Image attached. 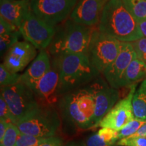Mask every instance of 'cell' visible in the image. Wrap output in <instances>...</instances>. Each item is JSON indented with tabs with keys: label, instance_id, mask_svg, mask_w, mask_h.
Masks as SVG:
<instances>
[{
	"label": "cell",
	"instance_id": "obj_1",
	"mask_svg": "<svg viewBox=\"0 0 146 146\" xmlns=\"http://www.w3.org/2000/svg\"><path fill=\"white\" fill-rule=\"evenodd\" d=\"M98 29L121 42H131L143 37L139 23L123 0H108L102 12Z\"/></svg>",
	"mask_w": 146,
	"mask_h": 146
},
{
	"label": "cell",
	"instance_id": "obj_2",
	"mask_svg": "<svg viewBox=\"0 0 146 146\" xmlns=\"http://www.w3.org/2000/svg\"><path fill=\"white\" fill-rule=\"evenodd\" d=\"M59 108L63 117L78 129L94 128L96 110L94 83L64 94L60 98Z\"/></svg>",
	"mask_w": 146,
	"mask_h": 146
},
{
	"label": "cell",
	"instance_id": "obj_3",
	"mask_svg": "<svg viewBox=\"0 0 146 146\" xmlns=\"http://www.w3.org/2000/svg\"><path fill=\"white\" fill-rule=\"evenodd\" d=\"M54 58L59 70V96L86 85L100 73L85 54H63Z\"/></svg>",
	"mask_w": 146,
	"mask_h": 146
},
{
	"label": "cell",
	"instance_id": "obj_4",
	"mask_svg": "<svg viewBox=\"0 0 146 146\" xmlns=\"http://www.w3.org/2000/svg\"><path fill=\"white\" fill-rule=\"evenodd\" d=\"M94 29L70 18L66 20L56 27V33L48 47L49 54L53 57L68 54H86Z\"/></svg>",
	"mask_w": 146,
	"mask_h": 146
},
{
	"label": "cell",
	"instance_id": "obj_5",
	"mask_svg": "<svg viewBox=\"0 0 146 146\" xmlns=\"http://www.w3.org/2000/svg\"><path fill=\"white\" fill-rule=\"evenodd\" d=\"M61 125L59 114L52 106L39 104L17 123L21 133L36 137L55 136Z\"/></svg>",
	"mask_w": 146,
	"mask_h": 146
},
{
	"label": "cell",
	"instance_id": "obj_6",
	"mask_svg": "<svg viewBox=\"0 0 146 146\" xmlns=\"http://www.w3.org/2000/svg\"><path fill=\"white\" fill-rule=\"evenodd\" d=\"M121 41L94 29L86 55L91 63L100 72H103L117 58Z\"/></svg>",
	"mask_w": 146,
	"mask_h": 146
},
{
	"label": "cell",
	"instance_id": "obj_7",
	"mask_svg": "<svg viewBox=\"0 0 146 146\" xmlns=\"http://www.w3.org/2000/svg\"><path fill=\"white\" fill-rule=\"evenodd\" d=\"M1 95L10 108L15 125L40 104L33 91L21 82L1 87Z\"/></svg>",
	"mask_w": 146,
	"mask_h": 146
},
{
	"label": "cell",
	"instance_id": "obj_8",
	"mask_svg": "<svg viewBox=\"0 0 146 146\" xmlns=\"http://www.w3.org/2000/svg\"><path fill=\"white\" fill-rule=\"evenodd\" d=\"M78 0H30L32 12L36 17L56 27L66 21Z\"/></svg>",
	"mask_w": 146,
	"mask_h": 146
},
{
	"label": "cell",
	"instance_id": "obj_9",
	"mask_svg": "<svg viewBox=\"0 0 146 146\" xmlns=\"http://www.w3.org/2000/svg\"><path fill=\"white\" fill-rule=\"evenodd\" d=\"M19 31L25 41L37 50H44L52 43L56 27L37 18L31 11L21 24Z\"/></svg>",
	"mask_w": 146,
	"mask_h": 146
},
{
	"label": "cell",
	"instance_id": "obj_10",
	"mask_svg": "<svg viewBox=\"0 0 146 146\" xmlns=\"http://www.w3.org/2000/svg\"><path fill=\"white\" fill-rule=\"evenodd\" d=\"M136 87L137 84L130 87V91L127 96L115 104L101 120L98 127L119 131L134 119L132 101Z\"/></svg>",
	"mask_w": 146,
	"mask_h": 146
},
{
	"label": "cell",
	"instance_id": "obj_11",
	"mask_svg": "<svg viewBox=\"0 0 146 146\" xmlns=\"http://www.w3.org/2000/svg\"><path fill=\"white\" fill-rule=\"evenodd\" d=\"M59 86V70L56 60L54 58L50 70L42 77L31 90L40 104L52 106L57 102Z\"/></svg>",
	"mask_w": 146,
	"mask_h": 146
},
{
	"label": "cell",
	"instance_id": "obj_12",
	"mask_svg": "<svg viewBox=\"0 0 146 146\" xmlns=\"http://www.w3.org/2000/svg\"><path fill=\"white\" fill-rule=\"evenodd\" d=\"M135 57L136 54L131 43L121 42L117 58L102 72L110 86L116 89L121 88L120 85L124 74Z\"/></svg>",
	"mask_w": 146,
	"mask_h": 146
},
{
	"label": "cell",
	"instance_id": "obj_13",
	"mask_svg": "<svg viewBox=\"0 0 146 146\" xmlns=\"http://www.w3.org/2000/svg\"><path fill=\"white\" fill-rule=\"evenodd\" d=\"M36 55V48L28 41H18L5 54L3 64L8 70L18 73L26 68Z\"/></svg>",
	"mask_w": 146,
	"mask_h": 146
},
{
	"label": "cell",
	"instance_id": "obj_14",
	"mask_svg": "<svg viewBox=\"0 0 146 146\" xmlns=\"http://www.w3.org/2000/svg\"><path fill=\"white\" fill-rule=\"evenodd\" d=\"M94 85L96 100L94 128H96L106 115L118 102L119 92L118 89L108 86L103 81H96Z\"/></svg>",
	"mask_w": 146,
	"mask_h": 146
},
{
	"label": "cell",
	"instance_id": "obj_15",
	"mask_svg": "<svg viewBox=\"0 0 146 146\" xmlns=\"http://www.w3.org/2000/svg\"><path fill=\"white\" fill-rule=\"evenodd\" d=\"M108 1V0H78L70 18L87 27L98 25Z\"/></svg>",
	"mask_w": 146,
	"mask_h": 146
},
{
	"label": "cell",
	"instance_id": "obj_16",
	"mask_svg": "<svg viewBox=\"0 0 146 146\" xmlns=\"http://www.w3.org/2000/svg\"><path fill=\"white\" fill-rule=\"evenodd\" d=\"M52 66L48 52L41 50L28 68L21 74V82L31 89L50 70Z\"/></svg>",
	"mask_w": 146,
	"mask_h": 146
},
{
	"label": "cell",
	"instance_id": "obj_17",
	"mask_svg": "<svg viewBox=\"0 0 146 146\" xmlns=\"http://www.w3.org/2000/svg\"><path fill=\"white\" fill-rule=\"evenodd\" d=\"M31 11L29 0H9L0 3V16L18 30Z\"/></svg>",
	"mask_w": 146,
	"mask_h": 146
},
{
	"label": "cell",
	"instance_id": "obj_18",
	"mask_svg": "<svg viewBox=\"0 0 146 146\" xmlns=\"http://www.w3.org/2000/svg\"><path fill=\"white\" fill-rule=\"evenodd\" d=\"M141 79H146V64L135 57L126 70L120 87H131Z\"/></svg>",
	"mask_w": 146,
	"mask_h": 146
},
{
	"label": "cell",
	"instance_id": "obj_19",
	"mask_svg": "<svg viewBox=\"0 0 146 146\" xmlns=\"http://www.w3.org/2000/svg\"><path fill=\"white\" fill-rule=\"evenodd\" d=\"M117 141L118 131L102 128L96 133L89 136L83 143L85 146H114Z\"/></svg>",
	"mask_w": 146,
	"mask_h": 146
},
{
	"label": "cell",
	"instance_id": "obj_20",
	"mask_svg": "<svg viewBox=\"0 0 146 146\" xmlns=\"http://www.w3.org/2000/svg\"><path fill=\"white\" fill-rule=\"evenodd\" d=\"M132 106L135 118L146 120V79L135 92Z\"/></svg>",
	"mask_w": 146,
	"mask_h": 146
},
{
	"label": "cell",
	"instance_id": "obj_21",
	"mask_svg": "<svg viewBox=\"0 0 146 146\" xmlns=\"http://www.w3.org/2000/svg\"><path fill=\"white\" fill-rule=\"evenodd\" d=\"M127 10L137 20L146 21V0H123Z\"/></svg>",
	"mask_w": 146,
	"mask_h": 146
},
{
	"label": "cell",
	"instance_id": "obj_22",
	"mask_svg": "<svg viewBox=\"0 0 146 146\" xmlns=\"http://www.w3.org/2000/svg\"><path fill=\"white\" fill-rule=\"evenodd\" d=\"M21 74L8 70L3 64L0 65V85L1 87L12 86L21 82Z\"/></svg>",
	"mask_w": 146,
	"mask_h": 146
},
{
	"label": "cell",
	"instance_id": "obj_23",
	"mask_svg": "<svg viewBox=\"0 0 146 146\" xmlns=\"http://www.w3.org/2000/svg\"><path fill=\"white\" fill-rule=\"evenodd\" d=\"M21 35L19 30L10 33L0 35V54L1 57L6 54L9 49L18 41L19 36Z\"/></svg>",
	"mask_w": 146,
	"mask_h": 146
},
{
	"label": "cell",
	"instance_id": "obj_24",
	"mask_svg": "<svg viewBox=\"0 0 146 146\" xmlns=\"http://www.w3.org/2000/svg\"><path fill=\"white\" fill-rule=\"evenodd\" d=\"M146 123V120H139L134 118L128 125L123 128V129L118 131V141L123 139L129 137L133 135L137 132L139 129L141 128L143 125Z\"/></svg>",
	"mask_w": 146,
	"mask_h": 146
},
{
	"label": "cell",
	"instance_id": "obj_25",
	"mask_svg": "<svg viewBox=\"0 0 146 146\" xmlns=\"http://www.w3.org/2000/svg\"><path fill=\"white\" fill-rule=\"evenodd\" d=\"M20 134L21 131L17 125L10 123L5 131L3 139L0 141V146H15Z\"/></svg>",
	"mask_w": 146,
	"mask_h": 146
},
{
	"label": "cell",
	"instance_id": "obj_26",
	"mask_svg": "<svg viewBox=\"0 0 146 146\" xmlns=\"http://www.w3.org/2000/svg\"><path fill=\"white\" fill-rule=\"evenodd\" d=\"M46 138L36 137L21 133L17 139L15 146H38L43 143Z\"/></svg>",
	"mask_w": 146,
	"mask_h": 146
},
{
	"label": "cell",
	"instance_id": "obj_27",
	"mask_svg": "<svg viewBox=\"0 0 146 146\" xmlns=\"http://www.w3.org/2000/svg\"><path fill=\"white\" fill-rule=\"evenodd\" d=\"M136 57L146 64V37H141L135 41L131 42Z\"/></svg>",
	"mask_w": 146,
	"mask_h": 146
},
{
	"label": "cell",
	"instance_id": "obj_28",
	"mask_svg": "<svg viewBox=\"0 0 146 146\" xmlns=\"http://www.w3.org/2000/svg\"><path fill=\"white\" fill-rule=\"evenodd\" d=\"M118 146H146V137H127L118 141Z\"/></svg>",
	"mask_w": 146,
	"mask_h": 146
},
{
	"label": "cell",
	"instance_id": "obj_29",
	"mask_svg": "<svg viewBox=\"0 0 146 146\" xmlns=\"http://www.w3.org/2000/svg\"><path fill=\"white\" fill-rule=\"evenodd\" d=\"M0 120H4L8 123L14 124L13 116L2 95H0Z\"/></svg>",
	"mask_w": 146,
	"mask_h": 146
},
{
	"label": "cell",
	"instance_id": "obj_30",
	"mask_svg": "<svg viewBox=\"0 0 146 146\" xmlns=\"http://www.w3.org/2000/svg\"><path fill=\"white\" fill-rule=\"evenodd\" d=\"M15 31H18L15 27H14L12 24L4 19L3 17L0 16V35H3L14 32Z\"/></svg>",
	"mask_w": 146,
	"mask_h": 146
},
{
	"label": "cell",
	"instance_id": "obj_31",
	"mask_svg": "<svg viewBox=\"0 0 146 146\" xmlns=\"http://www.w3.org/2000/svg\"><path fill=\"white\" fill-rule=\"evenodd\" d=\"M38 146H64L63 140L58 137L53 136L47 137L45 141Z\"/></svg>",
	"mask_w": 146,
	"mask_h": 146
},
{
	"label": "cell",
	"instance_id": "obj_32",
	"mask_svg": "<svg viewBox=\"0 0 146 146\" xmlns=\"http://www.w3.org/2000/svg\"><path fill=\"white\" fill-rule=\"evenodd\" d=\"M10 123H8L6 120H0V141L3 139L5 131H6L7 129H8V127Z\"/></svg>",
	"mask_w": 146,
	"mask_h": 146
},
{
	"label": "cell",
	"instance_id": "obj_33",
	"mask_svg": "<svg viewBox=\"0 0 146 146\" xmlns=\"http://www.w3.org/2000/svg\"><path fill=\"white\" fill-rule=\"evenodd\" d=\"M146 137V123L141 126L135 134L131 136V137Z\"/></svg>",
	"mask_w": 146,
	"mask_h": 146
},
{
	"label": "cell",
	"instance_id": "obj_34",
	"mask_svg": "<svg viewBox=\"0 0 146 146\" xmlns=\"http://www.w3.org/2000/svg\"><path fill=\"white\" fill-rule=\"evenodd\" d=\"M139 27L143 37H146V21L139 22Z\"/></svg>",
	"mask_w": 146,
	"mask_h": 146
},
{
	"label": "cell",
	"instance_id": "obj_35",
	"mask_svg": "<svg viewBox=\"0 0 146 146\" xmlns=\"http://www.w3.org/2000/svg\"><path fill=\"white\" fill-rule=\"evenodd\" d=\"M64 146H85L83 145V141L78 142V141H70L69 143H66Z\"/></svg>",
	"mask_w": 146,
	"mask_h": 146
},
{
	"label": "cell",
	"instance_id": "obj_36",
	"mask_svg": "<svg viewBox=\"0 0 146 146\" xmlns=\"http://www.w3.org/2000/svg\"><path fill=\"white\" fill-rule=\"evenodd\" d=\"M9 1V0H0V3L5 2V1Z\"/></svg>",
	"mask_w": 146,
	"mask_h": 146
}]
</instances>
